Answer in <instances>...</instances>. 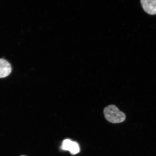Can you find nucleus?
<instances>
[{"mask_svg": "<svg viewBox=\"0 0 156 156\" xmlns=\"http://www.w3.org/2000/svg\"><path fill=\"white\" fill-rule=\"evenodd\" d=\"M103 112L106 119L112 123L122 122L126 119L125 114L114 105H109L105 107Z\"/></svg>", "mask_w": 156, "mask_h": 156, "instance_id": "obj_1", "label": "nucleus"}, {"mask_svg": "<svg viewBox=\"0 0 156 156\" xmlns=\"http://www.w3.org/2000/svg\"><path fill=\"white\" fill-rule=\"evenodd\" d=\"M10 63L6 60L0 58V78L8 76L12 72Z\"/></svg>", "mask_w": 156, "mask_h": 156, "instance_id": "obj_2", "label": "nucleus"}, {"mask_svg": "<svg viewBox=\"0 0 156 156\" xmlns=\"http://www.w3.org/2000/svg\"><path fill=\"white\" fill-rule=\"evenodd\" d=\"M141 2L146 13L151 15L156 14V0H141Z\"/></svg>", "mask_w": 156, "mask_h": 156, "instance_id": "obj_3", "label": "nucleus"}, {"mask_svg": "<svg viewBox=\"0 0 156 156\" xmlns=\"http://www.w3.org/2000/svg\"><path fill=\"white\" fill-rule=\"evenodd\" d=\"M68 151L73 155L79 153L80 151V147L77 142L72 141L68 148Z\"/></svg>", "mask_w": 156, "mask_h": 156, "instance_id": "obj_4", "label": "nucleus"}, {"mask_svg": "<svg viewBox=\"0 0 156 156\" xmlns=\"http://www.w3.org/2000/svg\"><path fill=\"white\" fill-rule=\"evenodd\" d=\"M71 141L69 139H66L64 140L62 144V149L65 150V151H68V148Z\"/></svg>", "mask_w": 156, "mask_h": 156, "instance_id": "obj_5", "label": "nucleus"}, {"mask_svg": "<svg viewBox=\"0 0 156 156\" xmlns=\"http://www.w3.org/2000/svg\"><path fill=\"white\" fill-rule=\"evenodd\" d=\"M25 156V155H21V156Z\"/></svg>", "mask_w": 156, "mask_h": 156, "instance_id": "obj_6", "label": "nucleus"}]
</instances>
